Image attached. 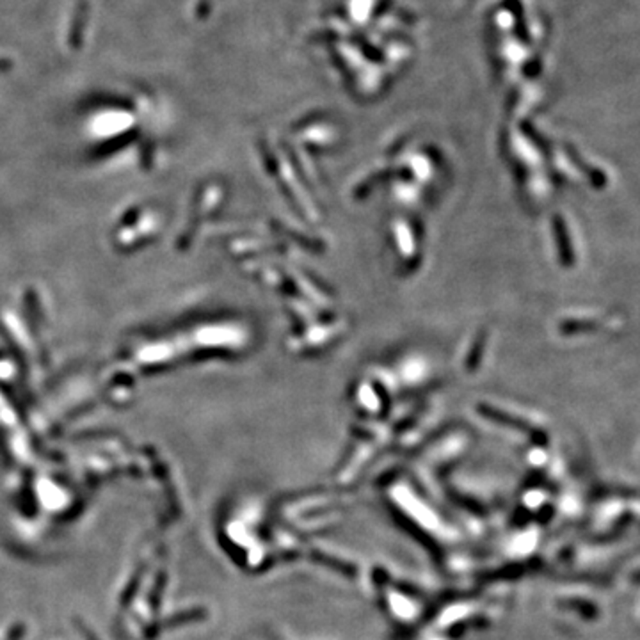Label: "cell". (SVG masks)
<instances>
[{"mask_svg": "<svg viewBox=\"0 0 640 640\" xmlns=\"http://www.w3.org/2000/svg\"><path fill=\"white\" fill-rule=\"evenodd\" d=\"M4 68H9V62H4L2 59H0V69H4Z\"/></svg>", "mask_w": 640, "mask_h": 640, "instance_id": "6da1fadb", "label": "cell"}]
</instances>
